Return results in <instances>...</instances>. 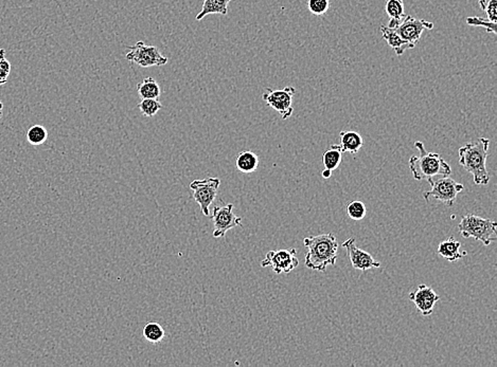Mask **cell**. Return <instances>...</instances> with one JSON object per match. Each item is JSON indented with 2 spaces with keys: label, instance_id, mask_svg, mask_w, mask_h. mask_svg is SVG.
<instances>
[{
  "label": "cell",
  "instance_id": "28",
  "mask_svg": "<svg viewBox=\"0 0 497 367\" xmlns=\"http://www.w3.org/2000/svg\"><path fill=\"white\" fill-rule=\"evenodd\" d=\"M330 8V0H309L308 9L314 15L321 16L327 13Z\"/></svg>",
  "mask_w": 497,
  "mask_h": 367
},
{
  "label": "cell",
  "instance_id": "26",
  "mask_svg": "<svg viewBox=\"0 0 497 367\" xmlns=\"http://www.w3.org/2000/svg\"><path fill=\"white\" fill-rule=\"evenodd\" d=\"M466 24L473 27H482L489 33L496 34V23L489 21L488 18L468 17Z\"/></svg>",
  "mask_w": 497,
  "mask_h": 367
},
{
  "label": "cell",
  "instance_id": "10",
  "mask_svg": "<svg viewBox=\"0 0 497 367\" xmlns=\"http://www.w3.org/2000/svg\"><path fill=\"white\" fill-rule=\"evenodd\" d=\"M213 238H224L227 232L235 226H241L242 218L233 213V204H228L224 206H214L212 216Z\"/></svg>",
  "mask_w": 497,
  "mask_h": 367
},
{
  "label": "cell",
  "instance_id": "30",
  "mask_svg": "<svg viewBox=\"0 0 497 367\" xmlns=\"http://www.w3.org/2000/svg\"><path fill=\"white\" fill-rule=\"evenodd\" d=\"M331 176L332 170H328V168H325V170H323V177L325 178V179H329Z\"/></svg>",
  "mask_w": 497,
  "mask_h": 367
},
{
  "label": "cell",
  "instance_id": "14",
  "mask_svg": "<svg viewBox=\"0 0 497 367\" xmlns=\"http://www.w3.org/2000/svg\"><path fill=\"white\" fill-rule=\"evenodd\" d=\"M460 247H462V242L455 240V238L450 236L448 240H444L440 242L437 252L439 256H441L444 260H448V262H454L457 260H460V258H464L466 256V252L464 254L460 253Z\"/></svg>",
  "mask_w": 497,
  "mask_h": 367
},
{
  "label": "cell",
  "instance_id": "2",
  "mask_svg": "<svg viewBox=\"0 0 497 367\" xmlns=\"http://www.w3.org/2000/svg\"><path fill=\"white\" fill-rule=\"evenodd\" d=\"M414 147L419 150V156H412L410 159V170L412 177L416 181L426 180L428 184L434 182V177H450L452 168L448 162L437 152H428L421 141L414 142Z\"/></svg>",
  "mask_w": 497,
  "mask_h": 367
},
{
  "label": "cell",
  "instance_id": "20",
  "mask_svg": "<svg viewBox=\"0 0 497 367\" xmlns=\"http://www.w3.org/2000/svg\"><path fill=\"white\" fill-rule=\"evenodd\" d=\"M144 337L148 342L152 343V344H158L164 340L166 332H165L162 325H159L156 322H150L144 326Z\"/></svg>",
  "mask_w": 497,
  "mask_h": 367
},
{
  "label": "cell",
  "instance_id": "29",
  "mask_svg": "<svg viewBox=\"0 0 497 367\" xmlns=\"http://www.w3.org/2000/svg\"><path fill=\"white\" fill-rule=\"evenodd\" d=\"M487 14V18L489 21H494L496 23L497 21V0H490L488 5L486 6L484 10Z\"/></svg>",
  "mask_w": 497,
  "mask_h": 367
},
{
  "label": "cell",
  "instance_id": "18",
  "mask_svg": "<svg viewBox=\"0 0 497 367\" xmlns=\"http://www.w3.org/2000/svg\"><path fill=\"white\" fill-rule=\"evenodd\" d=\"M235 165H237V170L243 174H251V172L257 170L258 166H259V158L255 152H251V150H244L237 154Z\"/></svg>",
  "mask_w": 497,
  "mask_h": 367
},
{
  "label": "cell",
  "instance_id": "32",
  "mask_svg": "<svg viewBox=\"0 0 497 367\" xmlns=\"http://www.w3.org/2000/svg\"><path fill=\"white\" fill-rule=\"evenodd\" d=\"M3 102L0 101V119H1V117H3Z\"/></svg>",
  "mask_w": 497,
  "mask_h": 367
},
{
  "label": "cell",
  "instance_id": "17",
  "mask_svg": "<svg viewBox=\"0 0 497 367\" xmlns=\"http://www.w3.org/2000/svg\"><path fill=\"white\" fill-rule=\"evenodd\" d=\"M230 1L231 0H204L202 10L200 13L197 14L195 19L197 21H203L206 16L210 15V14L227 15Z\"/></svg>",
  "mask_w": 497,
  "mask_h": 367
},
{
  "label": "cell",
  "instance_id": "31",
  "mask_svg": "<svg viewBox=\"0 0 497 367\" xmlns=\"http://www.w3.org/2000/svg\"><path fill=\"white\" fill-rule=\"evenodd\" d=\"M489 1H490V0H478V3H480V8H482V10H485V8H486V6L488 5Z\"/></svg>",
  "mask_w": 497,
  "mask_h": 367
},
{
  "label": "cell",
  "instance_id": "22",
  "mask_svg": "<svg viewBox=\"0 0 497 367\" xmlns=\"http://www.w3.org/2000/svg\"><path fill=\"white\" fill-rule=\"evenodd\" d=\"M48 139V132L44 126L33 125L27 132V140L31 145L38 146L45 143Z\"/></svg>",
  "mask_w": 497,
  "mask_h": 367
},
{
  "label": "cell",
  "instance_id": "5",
  "mask_svg": "<svg viewBox=\"0 0 497 367\" xmlns=\"http://www.w3.org/2000/svg\"><path fill=\"white\" fill-rule=\"evenodd\" d=\"M128 49L126 59L142 68L164 66L169 61L156 46L146 45L144 42H137L134 46H128Z\"/></svg>",
  "mask_w": 497,
  "mask_h": 367
},
{
  "label": "cell",
  "instance_id": "27",
  "mask_svg": "<svg viewBox=\"0 0 497 367\" xmlns=\"http://www.w3.org/2000/svg\"><path fill=\"white\" fill-rule=\"evenodd\" d=\"M11 73V63L6 59V50L0 49V86L5 85Z\"/></svg>",
  "mask_w": 497,
  "mask_h": 367
},
{
  "label": "cell",
  "instance_id": "15",
  "mask_svg": "<svg viewBox=\"0 0 497 367\" xmlns=\"http://www.w3.org/2000/svg\"><path fill=\"white\" fill-rule=\"evenodd\" d=\"M382 36L387 42L389 47L396 51V55H402L408 49H414V46L408 42L404 41L403 38L396 33L394 30L389 29L387 26H381Z\"/></svg>",
  "mask_w": 497,
  "mask_h": 367
},
{
  "label": "cell",
  "instance_id": "21",
  "mask_svg": "<svg viewBox=\"0 0 497 367\" xmlns=\"http://www.w3.org/2000/svg\"><path fill=\"white\" fill-rule=\"evenodd\" d=\"M342 154H343V152H341L339 146L335 145V144L331 145V148L328 150L327 152H325L323 156V162L325 168L332 170V172L335 170L336 168H339V164L342 163V157H343Z\"/></svg>",
  "mask_w": 497,
  "mask_h": 367
},
{
  "label": "cell",
  "instance_id": "24",
  "mask_svg": "<svg viewBox=\"0 0 497 367\" xmlns=\"http://www.w3.org/2000/svg\"><path fill=\"white\" fill-rule=\"evenodd\" d=\"M367 213L365 204L361 200H354L347 206V214L352 220L360 222L365 218Z\"/></svg>",
  "mask_w": 497,
  "mask_h": 367
},
{
  "label": "cell",
  "instance_id": "25",
  "mask_svg": "<svg viewBox=\"0 0 497 367\" xmlns=\"http://www.w3.org/2000/svg\"><path fill=\"white\" fill-rule=\"evenodd\" d=\"M162 108V103L158 101V99H142L139 104V110L146 117H154L155 114H158L159 110Z\"/></svg>",
  "mask_w": 497,
  "mask_h": 367
},
{
  "label": "cell",
  "instance_id": "13",
  "mask_svg": "<svg viewBox=\"0 0 497 367\" xmlns=\"http://www.w3.org/2000/svg\"><path fill=\"white\" fill-rule=\"evenodd\" d=\"M408 298L423 316H432L435 305L440 300V296L435 292L434 289L424 284L419 285L416 290L410 292Z\"/></svg>",
  "mask_w": 497,
  "mask_h": 367
},
{
  "label": "cell",
  "instance_id": "3",
  "mask_svg": "<svg viewBox=\"0 0 497 367\" xmlns=\"http://www.w3.org/2000/svg\"><path fill=\"white\" fill-rule=\"evenodd\" d=\"M490 140L487 138H478L476 141L471 142L460 148V164L472 174L474 184L477 186H487L490 181L486 162L488 158Z\"/></svg>",
  "mask_w": 497,
  "mask_h": 367
},
{
  "label": "cell",
  "instance_id": "7",
  "mask_svg": "<svg viewBox=\"0 0 497 367\" xmlns=\"http://www.w3.org/2000/svg\"><path fill=\"white\" fill-rule=\"evenodd\" d=\"M220 184L221 180L219 178H207L191 182L190 188L193 190V198L200 206L203 215H210V206L217 198Z\"/></svg>",
  "mask_w": 497,
  "mask_h": 367
},
{
  "label": "cell",
  "instance_id": "19",
  "mask_svg": "<svg viewBox=\"0 0 497 367\" xmlns=\"http://www.w3.org/2000/svg\"><path fill=\"white\" fill-rule=\"evenodd\" d=\"M137 91L142 99H158L162 88L153 78H146L137 85Z\"/></svg>",
  "mask_w": 497,
  "mask_h": 367
},
{
  "label": "cell",
  "instance_id": "23",
  "mask_svg": "<svg viewBox=\"0 0 497 367\" xmlns=\"http://www.w3.org/2000/svg\"><path fill=\"white\" fill-rule=\"evenodd\" d=\"M386 13L390 19L402 21L405 17L403 0H387L385 6Z\"/></svg>",
  "mask_w": 497,
  "mask_h": 367
},
{
  "label": "cell",
  "instance_id": "11",
  "mask_svg": "<svg viewBox=\"0 0 497 367\" xmlns=\"http://www.w3.org/2000/svg\"><path fill=\"white\" fill-rule=\"evenodd\" d=\"M432 28H434V24L430 23L426 19H418L412 16L405 15L394 31L399 34L404 41L416 46L420 41L424 30H432Z\"/></svg>",
  "mask_w": 497,
  "mask_h": 367
},
{
  "label": "cell",
  "instance_id": "16",
  "mask_svg": "<svg viewBox=\"0 0 497 367\" xmlns=\"http://www.w3.org/2000/svg\"><path fill=\"white\" fill-rule=\"evenodd\" d=\"M364 140L359 132H353V130H347V132H341V144L339 148L342 152H349V154H357L363 147Z\"/></svg>",
  "mask_w": 497,
  "mask_h": 367
},
{
  "label": "cell",
  "instance_id": "9",
  "mask_svg": "<svg viewBox=\"0 0 497 367\" xmlns=\"http://www.w3.org/2000/svg\"><path fill=\"white\" fill-rule=\"evenodd\" d=\"M295 94L296 89L291 86L280 90L267 88L262 94V99L269 107L280 114L283 120H287L293 114V100Z\"/></svg>",
  "mask_w": 497,
  "mask_h": 367
},
{
  "label": "cell",
  "instance_id": "6",
  "mask_svg": "<svg viewBox=\"0 0 497 367\" xmlns=\"http://www.w3.org/2000/svg\"><path fill=\"white\" fill-rule=\"evenodd\" d=\"M432 188L423 193V198L428 202L436 199L442 202L444 206H453L456 202L457 196L464 190V184H457L450 177H442L430 184Z\"/></svg>",
  "mask_w": 497,
  "mask_h": 367
},
{
  "label": "cell",
  "instance_id": "8",
  "mask_svg": "<svg viewBox=\"0 0 497 367\" xmlns=\"http://www.w3.org/2000/svg\"><path fill=\"white\" fill-rule=\"evenodd\" d=\"M263 268L271 267L276 274H289L299 266L296 249L269 251L264 260L261 262Z\"/></svg>",
  "mask_w": 497,
  "mask_h": 367
},
{
  "label": "cell",
  "instance_id": "1",
  "mask_svg": "<svg viewBox=\"0 0 497 367\" xmlns=\"http://www.w3.org/2000/svg\"><path fill=\"white\" fill-rule=\"evenodd\" d=\"M308 249L305 266L313 271L325 272L328 266H334L339 253V242L332 233L311 236L303 240Z\"/></svg>",
  "mask_w": 497,
  "mask_h": 367
},
{
  "label": "cell",
  "instance_id": "4",
  "mask_svg": "<svg viewBox=\"0 0 497 367\" xmlns=\"http://www.w3.org/2000/svg\"><path fill=\"white\" fill-rule=\"evenodd\" d=\"M496 226L494 220H485L480 216L466 214L458 224V230L462 238H474L485 246H489L491 242L497 240Z\"/></svg>",
  "mask_w": 497,
  "mask_h": 367
},
{
  "label": "cell",
  "instance_id": "12",
  "mask_svg": "<svg viewBox=\"0 0 497 367\" xmlns=\"http://www.w3.org/2000/svg\"><path fill=\"white\" fill-rule=\"evenodd\" d=\"M343 248L347 252V256L350 262H351L352 267L356 270H361V271L365 272L370 270V269L380 268L381 267V262L374 260L371 254L356 246L354 238H348L346 242H344Z\"/></svg>",
  "mask_w": 497,
  "mask_h": 367
}]
</instances>
